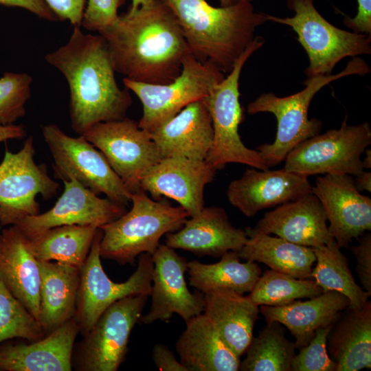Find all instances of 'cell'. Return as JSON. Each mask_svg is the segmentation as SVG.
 Masks as SVG:
<instances>
[{
	"label": "cell",
	"instance_id": "cell-22",
	"mask_svg": "<svg viewBox=\"0 0 371 371\" xmlns=\"http://www.w3.org/2000/svg\"><path fill=\"white\" fill-rule=\"evenodd\" d=\"M80 330L75 318L30 344H0V371H71L75 340Z\"/></svg>",
	"mask_w": 371,
	"mask_h": 371
},
{
	"label": "cell",
	"instance_id": "cell-10",
	"mask_svg": "<svg viewBox=\"0 0 371 371\" xmlns=\"http://www.w3.org/2000/svg\"><path fill=\"white\" fill-rule=\"evenodd\" d=\"M370 144V124L349 125L346 115L339 128L317 134L296 146L286 155L284 168L308 177L325 174L356 177L365 170L361 156Z\"/></svg>",
	"mask_w": 371,
	"mask_h": 371
},
{
	"label": "cell",
	"instance_id": "cell-23",
	"mask_svg": "<svg viewBox=\"0 0 371 371\" xmlns=\"http://www.w3.org/2000/svg\"><path fill=\"white\" fill-rule=\"evenodd\" d=\"M163 157L206 159L213 142L212 120L204 99L196 100L149 132Z\"/></svg>",
	"mask_w": 371,
	"mask_h": 371
},
{
	"label": "cell",
	"instance_id": "cell-30",
	"mask_svg": "<svg viewBox=\"0 0 371 371\" xmlns=\"http://www.w3.org/2000/svg\"><path fill=\"white\" fill-rule=\"evenodd\" d=\"M247 240L238 252L240 259L264 263L270 269L300 279L310 278L316 261L313 248L278 236L245 229Z\"/></svg>",
	"mask_w": 371,
	"mask_h": 371
},
{
	"label": "cell",
	"instance_id": "cell-48",
	"mask_svg": "<svg viewBox=\"0 0 371 371\" xmlns=\"http://www.w3.org/2000/svg\"><path fill=\"white\" fill-rule=\"evenodd\" d=\"M366 157L362 160V166L363 170L371 168V150L370 148H366L365 150Z\"/></svg>",
	"mask_w": 371,
	"mask_h": 371
},
{
	"label": "cell",
	"instance_id": "cell-24",
	"mask_svg": "<svg viewBox=\"0 0 371 371\" xmlns=\"http://www.w3.org/2000/svg\"><path fill=\"white\" fill-rule=\"evenodd\" d=\"M0 280L38 321L41 276L28 238L15 225L0 232Z\"/></svg>",
	"mask_w": 371,
	"mask_h": 371
},
{
	"label": "cell",
	"instance_id": "cell-39",
	"mask_svg": "<svg viewBox=\"0 0 371 371\" xmlns=\"http://www.w3.org/2000/svg\"><path fill=\"white\" fill-rule=\"evenodd\" d=\"M124 0H87L81 25L89 31L100 34L118 20V9Z\"/></svg>",
	"mask_w": 371,
	"mask_h": 371
},
{
	"label": "cell",
	"instance_id": "cell-16",
	"mask_svg": "<svg viewBox=\"0 0 371 371\" xmlns=\"http://www.w3.org/2000/svg\"><path fill=\"white\" fill-rule=\"evenodd\" d=\"M63 181V192L50 210L27 216L14 225L28 239L48 229L61 225H81L100 227L126 212L125 205L108 198L100 197L74 178Z\"/></svg>",
	"mask_w": 371,
	"mask_h": 371
},
{
	"label": "cell",
	"instance_id": "cell-7",
	"mask_svg": "<svg viewBox=\"0 0 371 371\" xmlns=\"http://www.w3.org/2000/svg\"><path fill=\"white\" fill-rule=\"evenodd\" d=\"M287 7L294 12L291 17H278L265 14L267 21L291 27L306 51L308 77L329 75L335 65L347 56L371 53V35L338 28L317 10L314 0H287Z\"/></svg>",
	"mask_w": 371,
	"mask_h": 371
},
{
	"label": "cell",
	"instance_id": "cell-9",
	"mask_svg": "<svg viewBox=\"0 0 371 371\" xmlns=\"http://www.w3.org/2000/svg\"><path fill=\"white\" fill-rule=\"evenodd\" d=\"M42 134L54 159L56 178H74L96 194H104L125 206L131 202L132 192L104 155L83 135L71 137L54 124L43 126Z\"/></svg>",
	"mask_w": 371,
	"mask_h": 371
},
{
	"label": "cell",
	"instance_id": "cell-21",
	"mask_svg": "<svg viewBox=\"0 0 371 371\" xmlns=\"http://www.w3.org/2000/svg\"><path fill=\"white\" fill-rule=\"evenodd\" d=\"M327 222L321 202L311 192L266 212L253 229L314 248L335 240Z\"/></svg>",
	"mask_w": 371,
	"mask_h": 371
},
{
	"label": "cell",
	"instance_id": "cell-29",
	"mask_svg": "<svg viewBox=\"0 0 371 371\" xmlns=\"http://www.w3.org/2000/svg\"><path fill=\"white\" fill-rule=\"evenodd\" d=\"M334 324L327 338V352L336 371L371 368V302L359 310L348 308Z\"/></svg>",
	"mask_w": 371,
	"mask_h": 371
},
{
	"label": "cell",
	"instance_id": "cell-4",
	"mask_svg": "<svg viewBox=\"0 0 371 371\" xmlns=\"http://www.w3.org/2000/svg\"><path fill=\"white\" fill-rule=\"evenodd\" d=\"M352 58L341 71L335 75L308 77L303 82L305 87L296 93L278 97L273 93H265L247 105L249 114L269 112L277 119L273 142L256 148L269 168L284 161L288 153L299 144L319 133L322 122L316 117L309 119L308 111L311 100L321 89L343 77L364 76L370 71L363 59L359 56Z\"/></svg>",
	"mask_w": 371,
	"mask_h": 371
},
{
	"label": "cell",
	"instance_id": "cell-14",
	"mask_svg": "<svg viewBox=\"0 0 371 371\" xmlns=\"http://www.w3.org/2000/svg\"><path fill=\"white\" fill-rule=\"evenodd\" d=\"M82 135L104 155L131 192L140 189L143 177L162 158L150 133L126 117L97 123Z\"/></svg>",
	"mask_w": 371,
	"mask_h": 371
},
{
	"label": "cell",
	"instance_id": "cell-44",
	"mask_svg": "<svg viewBox=\"0 0 371 371\" xmlns=\"http://www.w3.org/2000/svg\"><path fill=\"white\" fill-rule=\"evenodd\" d=\"M0 5L25 9L47 21L58 20L44 0H0Z\"/></svg>",
	"mask_w": 371,
	"mask_h": 371
},
{
	"label": "cell",
	"instance_id": "cell-5",
	"mask_svg": "<svg viewBox=\"0 0 371 371\" xmlns=\"http://www.w3.org/2000/svg\"><path fill=\"white\" fill-rule=\"evenodd\" d=\"M131 202L128 212L99 227L101 258L122 265H133L143 253L153 254L161 237L179 230L190 217L180 205L155 200L141 188L132 192Z\"/></svg>",
	"mask_w": 371,
	"mask_h": 371
},
{
	"label": "cell",
	"instance_id": "cell-27",
	"mask_svg": "<svg viewBox=\"0 0 371 371\" xmlns=\"http://www.w3.org/2000/svg\"><path fill=\"white\" fill-rule=\"evenodd\" d=\"M203 313L211 320L227 345L241 357L254 336L259 306L247 295L217 289L204 293Z\"/></svg>",
	"mask_w": 371,
	"mask_h": 371
},
{
	"label": "cell",
	"instance_id": "cell-12",
	"mask_svg": "<svg viewBox=\"0 0 371 371\" xmlns=\"http://www.w3.org/2000/svg\"><path fill=\"white\" fill-rule=\"evenodd\" d=\"M102 230L98 228L90 251L80 269V284L74 318L80 333L87 334L102 313L114 302L134 295L150 296L153 262L152 254L139 256L136 270L124 282L112 281L104 271L100 254Z\"/></svg>",
	"mask_w": 371,
	"mask_h": 371
},
{
	"label": "cell",
	"instance_id": "cell-8",
	"mask_svg": "<svg viewBox=\"0 0 371 371\" xmlns=\"http://www.w3.org/2000/svg\"><path fill=\"white\" fill-rule=\"evenodd\" d=\"M224 78V73L214 64L202 62L190 52L183 58L181 74L168 84L144 83L126 78L123 83L142 104L139 126L151 132L188 104L204 98Z\"/></svg>",
	"mask_w": 371,
	"mask_h": 371
},
{
	"label": "cell",
	"instance_id": "cell-36",
	"mask_svg": "<svg viewBox=\"0 0 371 371\" xmlns=\"http://www.w3.org/2000/svg\"><path fill=\"white\" fill-rule=\"evenodd\" d=\"M45 336L36 318L0 280V344L14 338L32 342Z\"/></svg>",
	"mask_w": 371,
	"mask_h": 371
},
{
	"label": "cell",
	"instance_id": "cell-34",
	"mask_svg": "<svg viewBox=\"0 0 371 371\" xmlns=\"http://www.w3.org/2000/svg\"><path fill=\"white\" fill-rule=\"evenodd\" d=\"M296 346L286 336L278 322L267 324L256 337H252L240 361L241 371H291Z\"/></svg>",
	"mask_w": 371,
	"mask_h": 371
},
{
	"label": "cell",
	"instance_id": "cell-38",
	"mask_svg": "<svg viewBox=\"0 0 371 371\" xmlns=\"http://www.w3.org/2000/svg\"><path fill=\"white\" fill-rule=\"evenodd\" d=\"M333 325L316 330L309 343L294 355L291 371H336V363L330 358L326 348L328 335Z\"/></svg>",
	"mask_w": 371,
	"mask_h": 371
},
{
	"label": "cell",
	"instance_id": "cell-42",
	"mask_svg": "<svg viewBox=\"0 0 371 371\" xmlns=\"http://www.w3.org/2000/svg\"><path fill=\"white\" fill-rule=\"evenodd\" d=\"M357 1V14L352 18L346 15L343 22L355 33L371 35V0Z\"/></svg>",
	"mask_w": 371,
	"mask_h": 371
},
{
	"label": "cell",
	"instance_id": "cell-26",
	"mask_svg": "<svg viewBox=\"0 0 371 371\" xmlns=\"http://www.w3.org/2000/svg\"><path fill=\"white\" fill-rule=\"evenodd\" d=\"M175 343L181 363L188 371H238L240 357L224 341L203 313L185 322Z\"/></svg>",
	"mask_w": 371,
	"mask_h": 371
},
{
	"label": "cell",
	"instance_id": "cell-15",
	"mask_svg": "<svg viewBox=\"0 0 371 371\" xmlns=\"http://www.w3.org/2000/svg\"><path fill=\"white\" fill-rule=\"evenodd\" d=\"M152 259L151 304L148 313L139 322L149 325L169 321L174 314L186 322L203 313L204 294L197 290L191 292L185 279L186 258L166 244H159Z\"/></svg>",
	"mask_w": 371,
	"mask_h": 371
},
{
	"label": "cell",
	"instance_id": "cell-17",
	"mask_svg": "<svg viewBox=\"0 0 371 371\" xmlns=\"http://www.w3.org/2000/svg\"><path fill=\"white\" fill-rule=\"evenodd\" d=\"M312 193L321 202L330 234L340 248H348L354 239L371 230V199L357 189L352 176L322 175Z\"/></svg>",
	"mask_w": 371,
	"mask_h": 371
},
{
	"label": "cell",
	"instance_id": "cell-43",
	"mask_svg": "<svg viewBox=\"0 0 371 371\" xmlns=\"http://www.w3.org/2000/svg\"><path fill=\"white\" fill-rule=\"evenodd\" d=\"M152 359L161 371H188L165 344H157L152 349Z\"/></svg>",
	"mask_w": 371,
	"mask_h": 371
},
{
	"label": "cell",
	"instance_id": "cell-31",
	"mask_svg": "<svg viewBox=\"0 0 371 371\" xmlns=\"http://www.w3.org/2000/svg\"><path fill=\"white\" fill-rule=\"evenodd\" d=\"M238 252L230 251L214 263L205 264L198 260L188 262L190 286L204 293L227 289L244 295L250 293L262 274L257 262H240Z\"/></svg>",
	"mask_w": 371,
	"mask_h": 371
},
{
	"label": "cell",
	"instance_id": "cell-35",
	"mask_svg": "<svg viewBox=\"0 0 371 371\" xmlns=\"http://www.w3.org/2000/svg\"><path fill=\"white\" fill-rule=\"evenodd\" d=\"M322 293L314 280L296 278L268 269L260 276L247 296L258 306H280Z\"/></svg>",
	"mask_w": 371,
	"mask_h": 371
},
{
	"label": "cell",
	"instance_id": "cell-6",
	"mask_svg": "<svg viewBox=\"0 0 371 371\" xmlns=\"http://www.w3.org/2000/svg\"><path fill=\"white\" fill-rule=\"evenodd\" d=\"M264 43L263 37L255 36L227 76L203 98L211 117L214 133L212 145L206 160L216 170L232 163L245 164L262 170L269 169L259 152L247 148L238 133V126L243 119L239 101L240 74L246 61Z\"/></svg>",
	"mask_w": 371,
	"mask_h": 371
},
{
	"label": "cell",
	"instance_id": "cell-47",
	"mask_svg": "<svg viewBox=\"0 0 371 371\" xmlns=\"http://www.w3.org/2000/svg\"><path fill=\"white\" fill-rule=\"evenodd\" d=\"M154 0H131V5L128 12H134L140 7L150 4Z\"/></svg>",
	"mask_w": 371,
	"mask_h": 371
},
{
	"label": "cell",
	"instance_id": "cell-40",
	"mask_svg": "<svg viewBox=\"0 0 371 371\" xmlns=\"http://www.w3.org/2000/svg\"><path fill=\"white\" fill-rule=\"evenodd\" d=\"M350 250L356 260V272L363 289L371 295V234L364 233Z\"/></svg>",
	"mask_w": 371,
	"mask_h": 371
},
{
	"label": "cell",
	"instance_id": "cell-11",
	"mask_svg": "<svg viewBox=\"0 0 371 371\" xmlns=\"http://www.w3.org/2000/svg\"><path fill=\"white\" fill-rule=\"evenodd\" d=\"M149 296L134 295L109 306L74 345L72 368L78 371H116L124 362L133 328L139 322Z\"/></svg>",
	"mask_w": 371,
	"mask_h": 371
},
{
	"label": "cell",
	"instance_id": "cell-2",
	"mask_svg": "<svg viewBox=\"0 0 371 371\" xmlns=\"http://www.w3.org/2000/svg\"><path fill=\"white\" fill-rule=\"evenodd\" d=\"M65 78L69 89L71 126L79 135L93 125L123 119L132 104L119 87L107 43L100 34L74 27L68 41L45 56Z\"/></svg>",
	"mask_w": 371,
	"mask_h": 371
},
{
	"label": "cell",
	"instance_id": "cell-3",
	"mask_svg": "<svg viewBox=\"0 0 371 371\" xmlns=\"http://www.w3.org/2000/svg\"><path fill=\"white\" fill-rule=\"evenodd\" d=\"M177 19L191 53L228 74L267 21L251 2L214 7L206 0H160Z\"/></svg>",
	"mask_w": 371,
	"mask_h": 371
},
{
	"label": "cell",
	"instance_id": "cell-28",
	"mask_svg": "<svg viewBox=\"0 0 371 371\" xmlns=\"http://www.w3.org/2000/svg\"><path fill=\"white\" fill-rule=\"evenodd\" d=\"M40 309L38 322L48 335L74 317L80 284V269L53 261L38 260Z\"/></svg>",
	"mask_w": 371,
	"mask_h": 371
},
{
	"label": "cell",
	"instance_id": "cell-49",
	"mask_svg": "<svg viewBox=\"0 0 371 371\" xmlns=\"http://www.w3.org/2000/svg\"><path fill=\"white\" fill-rule=\"evenodd\" d=\"M221 4V6L226 7L233 5L241 2L248 1L252 2L253 0H218Z\"/></svg>",
	"mask_w": 371,
	"mask_h": 371
},
{
	"label": "cell",
	"instance_id": "cell-33",
	"mask_svg": "<svg viewBox=\"0 0 371 371\" xmlns=\"http://www.w3.org/2000/svg\"><path fill=\"white\" fill-rule=\"evenodd\" d=\"M316 256L311 278L323 292L334 291L347 297L349 308H361L371 296L359 286L350 270L347 257L335 240L326 245L314 247Z\"/></svg>",
	"mask_w": 371,
	"mask_h": 371
},
{
	"label": "cell",
	"instance_id": "cell-45",
	"mask_svg": "<svg viewBox=\"0 0 371 371\" xmlns=\"http://www.w3.org/2000/svg\"><path fill=\"white\" fill-rule=\"evenodd\" d=\"M27 135V128L23 124L0 126V143L9 139H23Z\"/></svg>",
	"mask_w": 371,
	"mask_h": 371
},
{
	"label": "cell",
	"instance_id": "cell-18",
	"mask_svg": "<svg viewBox=\"0 0 371 371\" xmlns=\"http://www.w3.org/2000/svg\"><path fill=\"white\" fill-rule=\"evenodd\" d=\"M216 170L206 159L163 157L140 181V188L155 200L162 196L176 201L190 216L204 207V189Z\"/></svg>",
	"mask_w": 371,
	"mask_h": 371
},
{
	"label": "cell",
	"instance_id": "cell-1",
	"mask_svg": "<svg viewBox=\"0 0 371 371\" xmlns=\"http://www.w3.org/2000/svg\"><path fill=\"white\" fill-rule=\"evenodd\" d=\"M98 34L107 43L115 72L136 82H172L191 52L177 19L160 0L120 15Z\"/></svg>",
	"mask_w": 371,
	"mask_h": 371
},
{
	"label": "cell",
	"instance_id": "cell-41",
	"mask_svg": "<svg viewBox=\"0 0 371 371\" xmlns=\"http://www.w3.org/2000/svg\"><path fill=\"white\" fill-rule=\"evenodd\" d=\"M58 20L80 27L86 0H44Z\"/></svg>",
	"mask_w": 371,
	"mask_h": 371
},
{
	"label": "cell",
	"instance_id": "cell-25",
	"mask_svg": "<svg viewBox=\"0 0 371 371\" xmlns=\"http://www.w3.org/2000/svg\"><path fill=\"white\" fill-rule=\"evenodd\" d=\"M350 305L343 294L329 291L280 306H260V313L267 324L278 322L284 326L295 339L296 348L306 346L320 327L334 324Z\"/></svg>",
	"mask_w": 371,
	"mask_h": 371
},
{
	"label": "cell",
	"instance_id": "cell-20",
	"mask_svg": "<svg viewBox=\"0 0 371 371\" xmlns=\"http://www.w3.org/2000/svg\"><path fill=\"white\" fill-rule=\"evenodd\" d=\"M189 218L179 230L166 234V245L199 256L221 257L238 252L247 240L245 229L234 226L221 207H204Z\"/></svg>",
	"mask_w": 371,
	"mask_h": 371
},
{
	"label": "cell",
	"instance_id": "cell-37",
	"mask_svg": "<svg viewBox=\"0 0 371 371\" xmlns=\"http://www.w3.org/2000/svg\"><path fill=\"white\" fill-rule=\"evenodd\" d=\"M32 82L27 73L6 72L0 78V126L14 124L25 115Z\"/></svg>",
	"mask_w": 371,
	"mask_h": 371
},
{
	"label": "cell",
	"instance_id": "cell-19",
	"mask_svg": "<svg viewBox=\"0 0 371 371\" xmlns=\"http://www.w3.org/2000/svg\"><path fill=\"white\" fill-rule=\"evenodd\" d=\"M312 192L308 177L280 170L251 167L230 182L227 190L229 203L245 216L297 199Z\"/></svg>",
	"mask_w": 371,
	"mask_h": 371
},
{
	"label": "cell",
	"instance_id": "cell-32",
	"mask_svg": "<svg viewBox=\"0 0 371 371\" xmlns=\"http://www.w3.org/2000/svg\"><path fill=\"white\" fill-rule=\"evenodd\" d=\"M98 228L81 225L54 227L28 239L30 249L37 260L56 261L80 268Z\"/></svg>",
	"mask_w": 371,
	"mask_h": 371
},
{
	"label": "cell",
	"instance_id": "cell-13",
	"mask_svg": "<svg viewBox=\"0 0 371 371\" xmlns=\"http://www.w3.org/2000/svg\"><path fill=\"white\" fill-rule=\"evenodd\" d=\"M32 136L27 137L16 153L5 150L0 163V225H13L40 213L36 197L48 200L60 190V184L49 175L45 164L34 161Z\"/></svg>",
	"mask_w": 371,
	"mask_h": 371
},
{
	"label": "cell",
	"instance_id": "cell-46",
	"mask_svg": "<svg viewBox=\"0 0 371 371\" xmlns=\"http://www.w3.org/2000/svg\"><path fill=\"white\" fill-rule=\"evenodd\" d=\"M355 183L357 189L359 191L371 192V172L363 170L355 177Z\"/></svg>",
	"mask_w": 371,
	"mask_h": 371
}]
</instances>
